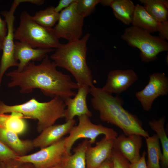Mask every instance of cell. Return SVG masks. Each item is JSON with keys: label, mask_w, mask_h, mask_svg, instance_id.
Returning <instances> with one entry per match:
<instances>
[{"label": "cell", "mask_w": 168, "mask_h": 168, "mask_svg": "<svg viewBox=\"0 0 168 168\" xmlns=\"http://www.w3.org/2000/svg\"><path fill=\"white\" fill-rule=\"evenodd\" d=\"M57 67L47 54L40 64L31 61L21 71L14 70L8 72L7 76L11 80L8 86L18 87L22 94L39 89L46 96L59 97L63 100L75 96L76 93L74 90L78 89L77 84L69 75L58 70Z\"/></svg>", "instance_id": "cell-1"}, {"label": "cell", "mask_w": 168, "mask_h": 168, "mask_svg": "<svg viewBox=\"0 0 168 168\" xmlns=\"http://www.w3.org/2000/svg\"><path fill=\"white\" fill-rule=\"evenodd\" d=\"M90 93L92 96V106L99 112L101 121L119 127L127 136L136 134L145 138L149 136L148 132L143 128L141 122L123 108L118 97H114L94 86L90 87Z\"/></svg>", "instance_id": "cell-2"}, {"label": "cell", "mask_w": 168, "mask_h": 168, "mask_svg": "<svg viewBox=\"0 0 168 168\" xmlns=\"http://www.w3.org/2000/svg\"><path fill=\"white\" fill-rule=\"evenodd\" d=\"M89 33L74 41L60 44L50 57L57 67L66 69L75 79L78 87L94 86L91 71L86 61Z\"/></svg>", "instance_id": "cell-3"}, {"label": "cell", "mask_w": 168, "mask_h": 168, "mask_svg": "<svg viewBox=\"0 0 168 168\" xmlns=\"http://www.w3.org/2000/svg\"><path fill=\"white\" fill-rule=\"evenodd\" d=\"M66 109L63 100L57 96L47 102H40L32 98L23 103L11 105L0 101V114L16 112L25 118L36 119L37 129L40 133L58 119L64 118Z\"/></svg>", "instance_id": "cell-4"}, {"label": "cell", "mask_w": 168, "mask_h": 168, "mask_svg": "<svg viewBox=\"0 0 168 168\" xmlns=\"http://www.w3.org/2000/svg\"><path fill=\"white\" fill-rule=\"evenodd\" d=\"M19 26L14 31V39L34 48L56 49L60 45L53 28L44 27L37 23L27 11L20 16Z\"/></svg>", "instance_id": "cell-5"}, {"label": "cell", "mask_w": 168, "mask_h": 168, "mask_svg": "<svg viewBox=\"0 0 168 168\" xmlns=\"http://www.w3.org/2000/svg\"><path fill=\"white\" fill-rule=\"evenodd\" d=\"M121 37L129 45L140 50L141 60L146 63L156 59L159 54L168 50L165 40L135 26L126 28Z\"/></svg>", "instance_id": "cell-6"}, {"label": "cell", "mask_w": 168, "mask_h": 168, "mask_svg": "<svg viewBox=\"0 0 168 168\" xmlns=\"http://www.w3.org/2000/svg\"><path fill=\"white\" fill-rule=\"evenodd\" d=\"M78 117V124L72 127L69 136L65 137V152L67 155L71 154V151L73 145L80 139H89L90 143L92 145L100 135H104L106 138L113 139L118 136L117 132L112 128L93 123L87 115H83Z\"/></svg>", "instance_id": "cell-7"}, {"label": "cell", "mask_w": 168, "mask_h": 168, "mask_svg": "<svg viewBox=\"0 0 168 168\" xmlns=\"http://www.w3.org/2000/svg\"><path fill=\"white\" fill-rule=\"evenodd\" d=\"M76 1L59 13L58 22L53 28L58 39L63 38L71 42L81 38L84 18L77 10Z\"/></svg>", "instance_id": "cell-8"}, {"label": "cell", "mask_w": 168, "mask_h": 168, "mask_svg": "<svg viewBox=\"0 0 168 168\" xmlns=\"http://www.w3.org/2000/svg\"><path fill=\"white\" fill-rule=\"evenodd\" d=\"M65 154V138H63L35 153L18 156L15 160L30 163L34 168H51L60 165Z\"/></svg>", "instance_id": "cell-9"}, {"label": "cell", "mask_w": 168, "mask_h": 168, "mask_svg": "<svg viewBox=\"0 0 168 168\" xmlns=\"http://www.w3.org/2000/svg\"><path fill=\"white\" fill-rule=\"evenodd\" d=\"M21 3L22 0H15L8 11L1 12L7 23V31L3 42L2 54L0 64V86L3 76L7 70L10 67H17L18 65V62L16 60L14 55V13L18 6Z\"/></svg>", "instance_id": "cell-10"}, {"label": "cell", "mask_w": 168, "mask_h": 168, "mask_svg": "<svg viewBox=\"0 0 168 168\" xmlns=\"http://www.w3.org/2000/svg\"><path fill=\"white\" fill-rule=\"evenodd\" d=\"M168 93V79L165 73L157 72L149 75L147 85L142 90L137 92L135 96L143 109L148 111L157 98L166 96Z\"/></svg>", "instance_id": "cell-11"}, {"label": "cell", "mask_w": 168, "mask_h": 168, "mask_svg": "<svg viewBox=\"0 0 168 168\" xmlns=\"http://www.w3.org/2000/svg\"><path fill=\"white\" fill-rule=\"evenodd\" d=\"M138 79L132 69L114 70L108 73L106 82L102 89L109 94H120L127 90Z\"/></svg>", "instance_id": "cell-12"}, {"label": "cell", "mask_w": 168, "mask_h": 168, "mask_svg": "<svg viewBox=\"0 0 168 168\" xmlns=\"http://www.w3.org/2000/svg\"><path fill=\"white\" fill-rule=\"evenodd\" d=\"M132 26L141 28L150 33L159 32L162 39H168V21H158L145 10L143 6L139 4L135 5Z\"/></svg>", "instance_id": "cell-13"}, {"label": "cell", "mask_w": 168, "mask_h": 168, "mask_svg": "<svg viewBox=\"0 0 168 168\" xmlns=\"http://www.w3.org/2000/svg\"><path fill=\"white\" fill-rule=\"evenodd\" d=\"M142 144L141 136L133 134L127 136L123 134L114 140L113 148L119 151L132 163L140 158V151Z\"/></svg>", "instance_id": "cell-14"}, {"label": "cell", "mask_w": 168, "mask_h": 168, "mask_svg": "<svg viewBox=\"0 0 168 168\" xmlns=\"http://www.w3.org/2000/svg\"><path fill=\"white\" fill-rule=\"evenodd\" d=\"M75 123L76 120L74 119L62 124H54L46 128L32 140L34 147L41 149L57 142L69 133Z\"/></svg>", "instance_id": "cell-15"}, {"label": "cell", "mask_w": 168, "mask_h": 168, "mask_svg": "<svg viewBox=\"0 0 168 168\" xmlns=\"http://www.w3.org/2000/svg\"><path fill=\"white\" fill-rule=\"evenodd\" d=\"M77 92L73 98L68 97L63 100L66 106L65 119L66 121L74 119L76 116L86 115L89 117L92 113L87 104V95L90 87L86 85L78 87Z\"/></svg>", "instance_id": "cell-16"}, {"label": "cell", "mask_w": 168, "mask_h": 168, "mask_svg": "<svg viewBox=\"0 0 168 168\" xmlns=\"http://www.w3.org/2000/svg\"><path fill=\"white\" fill-rule=\"evenodd\" d=\"M114 140L104 137L94 147L90 143L86 152V168H97L111 157Z\"/></svg>", "instance_id": "cell-17"}, {"label": "cell", "mask_w": 168, "mask_h": 168, "mask_svg": "<svg viewBox=\"0 0 168 168\" xmlns=\"http://www.w3.org/2000/svg\"><path fill=\"white\" fill-rule=\"evenodd\" d=\"M54 50L53 49L34 48L25 43L15 41L14 55L16 60L19 61L16 70L21 71L30 62L42 61L48 53Z\"/></svg>", "instance_id": "cell-18"}, {"label": "cell", "mask_w": 168, "mask_h": 168, "mask_svg": "<svg viewBox=\"0 0 168 168\" xmlns=\"http://www.w3.org/2000/svg\"><path fill=\"white\" fill-rule=\"evenodd\" d=\"M0 141L19 156L26 155L34 148L32 140L21 139L16 133L1 127Z\"/></svg>", "instance_id": "cell-19"}, {"label": "cell", "mask_w": 168, "mask_h": 168, "mask_svg": "<svg viewBox=\"0 0 168 168\" xmlns=\"http://www.w3.org/2000/svg\"><path fill=\"white\" fill-rule=\"evenodd\" d=\"M89 143L85 139L74 149L73 154H65L60 164L62 168H86V152Z\"/></svg>", "instance_id": "cell-20"}, {"label": "cell", "mask_w": 168, "mask_h": 168, "mask_svg": "<svg viewBox=\"0 0 168 168\" xmlns=\"http://www.w3.org/2000/svg\"><path fill=\"white\" fill-rule=\"evenodd\" d=\"M115 17L124 24H132L135 5L130 0H110L109 4Z\"/></svg>", "instance_id": "cell-21"}, {"label": "cell", "mask_w": 168, "mask_h": 168, "mask_svg": "<svg viewBox=\"0 0 168 168\" xmlns=\"http://www.w3.org/2000/svg\"><path fill=\"white\" fill-rule=\"evenodd\" d=\"M21 114L12 112L10 114H0V127L13 132L18 135L24 133L27 124Z\"/></svg>", "instance_id": "cell-22"}, {"label": "cell", "mask_w": 168, "mask_h": 168, "mask_svg": "<svg viewBox=\"0 0 168 168\" xmlns=\"http://www.w3.org/2000/svg\"><path fill=\"white\" fill-rule=\"evenodd\" d=\"M146 11L158 21H168V1L167 0H139Z\"/></svg>", "instance_id": "cell-23"}, {"label": "cell", "mask_w": 168, "mask_h": 168, "mask_svg": "<svg viewBox=\"0 0 168 168\" xmlns=\"http://www.w3.org/2000/svg\"><path fill=\"white\" fill-rule=\"evenodd\" d=\"M165 117H161L158 120L152 119L149 122L152 129L156 133L162 147V156L161 160L164 167L168 166V138L164 128Z\"/></svg>", "instance_id": "cell-24"}, {"label": "cell", "mask_w": 168, "mask_h": 168, "mask_svg": "<svg viewBox=\"0 0 168 168\" xmlns=\"http://www.w3.org/2000/svg\"><path fill=\"white\" fill-rule=\"evenodd\" d=\"M147 148V168H161L160 161L162 156L160 140L156 134L145 138Z\"/></svg>", "instance_id": "cell-25"}, {"label": "cell", "mask_w": 168, "mask_h": 168, "mask_svg": "<svg viewBox=\"0 0 168 168\" xmlns=\"http://www.w3.org/2000/svg\"><path fill=\"white\" fill-rule=\"evenodd\" d=\"M59 13L55 12L54 7L50 6L36 12L33 16L35 21L41 26L52 28L58 21Z\"/></svg>", "instance_id": "cell-26"}, {"label": "cell", "mask_w": 168, "mask_h": 168, "mask_svg": "<svg viewBox=\"0 0 168 168\" xmlns=\"http://www.w3.org/2000/svg\"><path fill=\"white\" fill-rule=\"evenodd\" d=\"M101 0H77L76 7L79 14L84 18L90 15Z\"/></svg>", "instance_id": "cell-27"}, {"label": "cell", "mask_w": 168, "mask_h": 168, "mask_svg": "<svg viewBox=\"0 0 168 168\" xmlns=\"http://www.w3.org/2000/svg\"><path fill=\"white\" fill-rule=\"evenodd\" d=\"M111 159L113 168H130L128 161L118 151L113 148Z\"/></svg>", "instance_id": "cell-28"}, {"label": "cell", "mask_w": 168, "mask_h": 168, "mask_svg": "<svg viewBox=\"0 0 168 168\" xmlns=\"http://www.w3.org/2000/svg\"><path fill=\"white\" fill-rule=\"evenodd\" d=\"M18 156L17 153L0 141V163H6L15 160Z\"/></svg>", "instance_id": "cell-29"}, {"label": "cell", "mask_w": 168, "mask_h": 168, "mask_svg": "<svg viewBox=\"0 0 168 168\" xmlns=\"http://www.w3.org/2000/svg\"><path fill=\"white\" fill-rule=\"evenodd\" d=\"M4 163L5 168H34L32 165L30 163L20 162L15 160Z\"/></svg>", "instance_id": "cell-30"}, {"label": "cell", "mask_w": 168, "mask_h": 168, "mask_svg": "<svg viewBox=\"0 0 168 168\" xmlns=\"http://www.w3.org/2000/svg\"><path fill=\"white\" fill-rule=\"evenodd\" d=\"M146 155V152L144 151L138 161L130 164V168H147L145 158Z\"/></svg>", "instance_id": "cell-31"}, {"label": "cell", "mask_w": 168, "mask_h": 168, "mask_svg": "<svg viewBox=\"0 0 168 168\" xmlns=\"http://www.w3.org/2000/svg\"><path fill=\"white\" fill-rule=\"evenodd\" d=\"M76 0H60L57 5L54 7L56 12L59 13L63 9L67 8L75 2Z\"/></svg>", "instance_id": "cell-32"}, {"label": "cell", "mask_w": 168, "mask_h": 168, "mask_svg": "<svg viewBox=\"0 0 168 168\" xmlns=\"http://www.w3.org/2000/svg\"><path fill=\"white\" fill-rule=\"evenodd\" d=\"M7 25L5 20L2 19L0 16V39L4 41L7 33Z\"/></svg>", "instance_id": "cell-33"}, {"label": "cell", "mask_w": 168, "mask_h": 168, "mask_svg": "<svg viewBox=\"0 0 168 168\" xmlns=\"http://www.w3.org/2000/svg\"><path fill=\"white\" fill-rule=\"evenodd\" d=\"M97 168H113V165L111 157L105 161Z\"/></svg>", "instance_id": "cell-34"}, {"label": "cell", "mask_w": 168, "mask_h": 168, "mask_svg": "<svg viewBox=\"0 0 168 168\" xmlns=\"http://www.w3.org/2000/svg\"><path fill=\"white\" fill-rule=\"evenodd\" d=\"M3 47V42L0 39V50H2Z\"/></svg>", "instance_id": "cell-35"}, {"label": "cell", "mask_w": 168, "mask_h": 168, "mask_svg": "<svg viewBox=\"0 0 168 168\" xmlns=\"http://www.w3.org/2000/svg\"><path fill=\"white\" fill-rule=\"evenodd\" d=\"M0 164L1 166V168H5V163L3 162H0Z\"/></svg>", "instance_id": "cell-36"}, {"label": "cell", "mask_w": 168, "mask_h": 168, "mask_svg": "<svg viewBox=\"0 0 168 168\" xmlns=\"http://www.w3.org/2000/svg\"><path fill=\"white\" fill-rule=\"evenodd\" d=\"M51 168H62V167L60 165Z\"/></svg>", "instance_id": "cell-37"}, {"label": "cell", "mask_w": 168, "mask_h": 168, "mask_svg": "<svg viewBox=\"0 0 168 168\" xmlns=\"http://www.w3.org/2000/svg\"><path fill=\"white\" fill-rule=\"evenodd\" d=\"M0 168H1V166L0 164Z\"/></svg>", "instance_id": "cell-38"}]
</instances>
